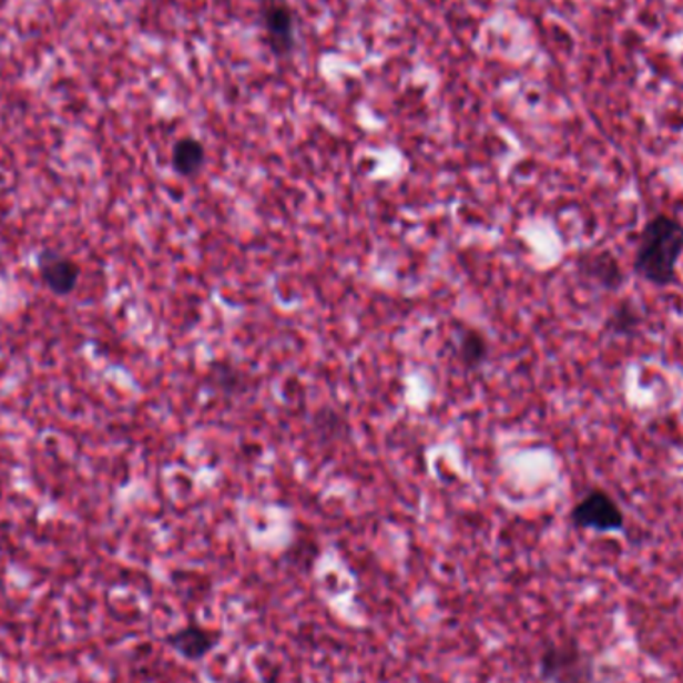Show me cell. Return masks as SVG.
I'll return each mask as SVG.
<instances>
[{
    "label": "cell",
    "instance_id": "1",
    "mask_svg": "<svg viewBox=\"0 0 683 683\" xmlns=\"http://www.w3.org/2000/svg\"><path fill=\"white\" fill-rule=\"evenodd\" d=\"M682 254V222L670 214H657L640 232L633 268L653 286H670L677 276Z\"/></svg>",
    "mask_w": 683,
    "mask_h": 683
},
{
    "label": "cell",
    "instance_id": "2",
    "mask_svg": "<svg viewBox=\"0 0 683 683\" xmlns=\"http://www.w3.org/2000/svg\"><path fill=\"white\" fill-rule=\"evenodd\" d=\"M262 29L274 57H288L296 47L298 17L284 0H264L261 7Z\"/></svg>",
    "mask_w": 683,
    "mask_h": 683
},
{
    "label": "cell",
    "instance_id": "3",
    "mask_svg": "<svg viewBox=\"0 0 683 683\" xmlns=\"http://www.w3.org/2000/svg\"><path fill=\"white\" fill-rule=\"evenodd\" d=\"M573 526L593 532H620L623 528V512L610 493L590 492L572 510Z\"/></svg>",
    "mask_w": 683,
    "mask_h": 683
},
{
    "label": "cell",
    "instance_id": "4",
    "mask_svg": "<svg viewBox=\"0 0 683 683\" xmlns=\"http://www.w3.org/2000/svg\"><path fill=\"white\" fill-rule=\"evenodd\" d=\"M540 673L550 683H585L588 672L582 653L573 645H552L542 653Z\"/></svg>",
    "mask_w": 683,
    "mask_h": 683
},
{
    "label": "cell",
    "instance_id": "5",
    "mask_svg": "<svg viewBox=\"0 0 683 683\" xmlns=\"http://www.w3.org/2000/svg\"><path fill=\"white\" fill-rule=\"evenodd\" d=\"M172 652L179 653L188 662H202L211 655L221 642V635L204 628L201 623H188L164 638Z\"/></svg>",
    "mask_w": 683,
    "mask_h": 683
},
{
    "label": "cell",
    "instance_id": "6",
    "mask_svg": "<svg viewBox=\"0 0 683 683\" xmlns=\"http://www.w3.org/2000/svg\"><path fill=\"white\" fill-rule=\"evenodd\" d=\"M39 272L41 278L52 292L57 294H69L79 282V266L71 258L57 254V252H44L39 261Z\"/></svg>",
    "mask_w": 683,
    "mask_h": 683
},
{
    "label": "cell",
    "instance_id": "7",
    "mask_svg": "<svg viewBox=\"0 0 683 683\" xmlns=\"http://www.w3.org/2000/svg\"><path fill=\"white\" fill-rule=\"evenodd\" d=\"M206 162V151L204 144L198 139L184 136L181 141H176L172 149V169L179 172L181 176H194L202 171Z\"/></svg>",
    "mask_w": 683,
    "mask_h": 683
},
{
    "label": "cell",
    "instance_id": "8",
    "mask_svg": "<svg viewBox=\"0 0 683 683\" xmlns=\"http://www.w3.org/2000/svg\"><path fill=\"white\" fill-rule=\"evenodd\" d=\"M588 274L608 290H618L622 286L623 274L620 262L615 261L610 252H600L598 256L590 258Z\"/></svg>",
    "mask_w": 683,
    "mask_h": 683
},
{
    "label": "cell",
    "instance_id": "9",
    "mask_svg": "<svg viewBox=\"0 0 683 683\" xmlns=\"http://www.w3.org/2000/svg\"><path fill=\"white\" fill-rule=\"evenodd\" d=\"M486 353H488V346H486V340H483L478 332L470 330L463 334L462 340H460V354H462L466 363L470 364V366L483 363Z\"/></svg>",
    "mask_w": 683,
    "mask_h": 683
},
{
    "label": "cell",
    "instance_id": "10",
    "mask_svg": "<svg viewBox=\"0 0 683 683\" xmlns=\"http://www.w3.org/2000/svg\"><path fill=\"white\" fill-rule=\"evenodd\" d=\"M638 324V318L630 308H620V310L613 314L612 320H610V330H615L618 334H628L633 330V326Z\"/></svg>",
    "mask_w": 683,
    "mask_h": 683
}]
</instances>
